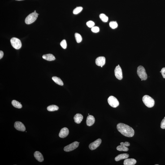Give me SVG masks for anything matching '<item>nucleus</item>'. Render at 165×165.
Instances as JSON below:
<instances>
[{"label": "nucleus", "mask_w": 165, "mask_h": 165, "mask_svg": "<svg viewBox=\"0 0 165 165\" xmlns=\"http://www.w3.org/2000/svg\"><path fill=\"white\" fill-rule=\"evenodd\" d=\"M117 128L119 132L126 137H131L134 136V130L127 124L119 123L117 125Z\"/></svg>", "instance_id": "f257e3e1"}, {"label": "nucleus", "mask_w": 165, "mask_h": 165, "mask_svg": "<svg viewBox=\"0 0 165 165\" xmlns=\"http://www.w3.org/2000/svg\"><path fill=\"white\" fill-rule=\"evenodd\" d=\"M142 100L144 103L148 107H152L155 104L154 99L149 95L144 96L143 97Z\"/></svg>", "instance_id": "f03ea898"}, {"label": "nucleus", "mask_w": 165, "mask_h": 165, "mask_svg": "<svg viewBox=\"0 0 165 165\" xmlns=\"http://www.w3.org/2000/svg\"><path fill=\"white\" fill-rule=\"evenodd\" d=\"M137 73L139 77L141 80H145L147 79V76L145 70L142 66H140L138 67Z\"/></svg>", "instance_id": "7ed1b4c3"}, {"label": "nucleus", "mask_w": 165, "mask_h": 165, "mask_svg": "<svg viewBox=\"0 0 165 165\" xmlns=\"http://www.w3.org/2000/svg\"><path fill=\"white\" fill-rule=\"evenodd\" d=\"M38 17V14L34 12L28 15L26 18L25 22L26 24H30L34 22Z\"/></svg>", "instance_id": "20e7f679"}, {"label": "nucleus", "mask_w": 165, "mask_h": 165, "mask_svg": "<svg viewBox=\"0 0 165 165\" xmlns=\"http://www.w3.org/2000/svg\"><path fill=\"white\" fill-rule=\"evenodd\" d=\"M12 46L15 49L18 50L21 47L22 44L21 41L19 39L17 38H12L10 40Z\"/></svg>", "instance_id": "39448f33"}, {"label": "nucleus", "mask_w": 165, "mask_h": 165, "mask_svg": "<svg viewBox=\"0 0 165 165\" xmlns=\"http://www.w3.org/2000/svg\"><path fill=\"white\" fill-rule=\"evenodd\" d=\"M108 102L109 105L113 108L117 107L119 105V102L117 99L113 96L109 97L108 99Z\"/></svg>", "instance_id": "423d86ee"}, {"label": "nucleus", "mask_w": 165, "mask_h": 165, "mask_svg": "<svg viewBox=\"0 0 165 165\" xmlns=\"http://www.w3.org/2000/svg\"><path fill=\"white\" fill-rule=\"evenodd\" d=\"M80 142L75 141L72 143L66 146L64 149V150L66 152H70L75 150L78 147Z\"/></svg>", "instance_id": "0eeeda50"}, {"label": "nucleus", "mask_w": 165, "mask_h": 165, "mask_svg": "<svg viewBox=\"0 0 165 165\" xmlns=\"http://www.w3.org/2000/svg\"><path fill=\"white\" fill-rule=\"evenodd\" d=\"M114 73L117 79L119 80H121L123 79L122 72L121 69L119 65L116 67L114 70Z\"/></svg>", "instance_id": "6e6552de"}, {"label": "nucleus", "mask_w": 165, "mask_h": 165, "mask_svg": "<svg viewBox=\"0 0 165 165\" xmlns=\"http://www.w3.org/2000/svg\"><path fill=\"white\" fill-rule=\"evenodd\" d=\"M101 142L102 140L101 139H98L89 145V148L91 150H95L101 144Z\"/></svg>", "instance_id": "1a4fd4ad"}, {"label": "nucleus", "mask_w": 165, "mask_h": 165, "mask_svg": "<svg viewBox=\"0 0 165 165\" xmlns=\"http://www.w3.org/2000/svg\"><path fill=\"white\" fill-rule=\"evenodd\" d=\"M14 127L15 129L19 131L24 132L26 128L24 124L20 121L16 122L14 124Z\"/></svg>", "instance_id": "9d476101"}, {"label": "nucleus", "mask_w": 165, "mask_h": 165, "mask_svg": "<svg viewBox=\"0 0 165 165\" xmlns=\"http://www.w3.org/2000/svg\"><path fill=\"white\" fill-rule=\"evenodd\" d=\"M106 63V58L103 56L99 57L97 58L95 60V63L97 66L101 67L103 66Z\"/></svg>", "instance_id": "9b49d317"}, {"label": "nucleus", "mask_w": 165, "mask_h": 165, "mask_svg": "<svg viewBox=\"0 0 165 165\" xmlns=\"http://www.w3.org/2000/svg\"><path fill=\"white\" fill-rule=\"evenodd\" d=\"M69 132L68 128H64L61 129L59 134V136L61 138H64L68 136Z\"/></svg>", "instance_id": "f8f14e48"}, {"label": "nucleus", "mask_w": 165, "mask_h": 165, "mask_svg": "<svg viewBox=\"0 0 165 165\" xmlns=\"http://www.w3.org/2000/svg\"><path fill=\"white\" fill-rule=\"evenodd\" d=\"M95 118L93 116L89 115L87 118L86 124L88 126H91L94 124L95 122Z\"/></svg>", "instance_id": "ddd939ff"}, {"label": "nucleus", "mask_w": 165, "mask_h": 165, "mask_svg": "<svg viewBox=\"0 0 165 165\" xmlns=\"http://www.w3.org/2000/svg\"><path fill=\"white\" fill-rule=\"evenodd\" d=\"M35 158L39 162H43L44 161V158L42 154L40 152L36 151L34 154Z\"/></svg>", "instance_id": "4468645a"}, {"label": "nucleus", "mask_w": 165, "mask_h": 165, "mask_svg": "<svg viewBox=\"0 0 165 165\" xmlns=\"http://www.w3.org/2000/svg\"><path fill=\"white\" fill-rule=\"evenodd\" d=\"M74 119L75 123L77 124H80L82 121L83 117L82 114H77L75 115L74 117Z\"/></svg>", "instance_id": "2eb2a0df"}, {"label": "nucleus", "mask_w": 165, "mask_h": 165, "mask_svg": "<svg viewBox=\"0 0 165 165\" xmlns=\"http://www.w3.org/2000/svg\"><path fill=\"white\" fill-rule=\"evenodd\" d=\"M129 157V155L128 154H119L115 158V161L118 162L121 160L126 159Z\"/></svg>", "instance_id": "dca6fc26"}, {"label": "nucleus", "mask_w": 165, "mask_h": 165, "mask_svg": "<svg viewBox=\"0 0 165 165\" xmlns=\"http://www.w3.org/2000/svg\"><path fill=\"white\" fill-rule=\"evenodd\" d=\"M136 161L133 158L126 159L124 161V165H134L136 163Z\"/></svg>", "instance_id": "f3484780"}, {"label": "nucleus", "mask_w": 165, "mask_h": 165, "mask_svg": "<svg viewBox=\"0 0 165 165\" xmlns=\"http://www.w3.org/2000/svg\"><path fill=\"white\" fill-rule=\"evenodd\" d=\"M43 58L48 61H52L55 60V58L54 55L51 54H45L43 56Z\"/></svg>", "instance_id": "a211bd4d"}, {"label": "nucleus", "mask_w": 165, "mask_h": 165, "mask_svg": "<svg viewBox=\"0 0 165 165\" xmlns=\"http://www.w3.org/2000/svg\"><path fill=\"white\" fill-rule=\"evenodd\" d=\"M52 79L56 84L61 86L63 85V83L62 80L56 76H53L52 77Z\"/></svg>", "instance_id": "6ab92c4d"}, {"label": "nucleus", "mask_w": 165, "mask_h": 165, "mask_svg": "<svg viewBox=\"0 0 165 165\" xmlns=\"http://www.w3.org/2000/svg\"><path fill=\"white\" fill-rule=\"evenodd\" d=\"M12 104L14 107L16 108L21 109L22 107V105L21 104L15 100H13L12 101Z\"/></svg>", "instance_id": "aec40b11"}, {"label": "nucleus", "mask_w": 165, "mask_h": 165, "mask_svg": "<svg viewBox=\"0 0 165 165\" xmlns=\"http://www.w3.org/2000/svg\"><path fill=\"white\" fill-rule=\"evenodd\" d=\"M117 149L119 151H127L128 150V148L122 144H121L117 146Z\"/></svg>", "instance_id": "412c9836"}, {"label": "nucleus", "mask_w": 165, "mask_h": 165, "mask_svg": "<svg viewBox=\"0 0 165 165\" xmlns=\"http://www.w3.org/2000/svg\"><path fill=\"white\" fill-rule=\"evenodd\" d=\"M59 109L58 106L55 105H51L48 106L47 107V110L48 111L50 112L58 110Z\"/></svg>", "instance_id": "4be33fe9"}, {"label": "nucleus", "mask_w": 165, "mask_h": 165, "mask_svg": "<svg viewBox=\"0 0 165 165\" xmlns=\"http://www.w3.org/2000/svg\"><path fill=\"white\" fill-rule=\"evenodd\" d=\"M75 37L76 39V42L77 43H80L82 41V38L81 35L78 33H76L75 34Z\"/></svg>", "instance_id": "5701e85b"}, {"label": "nucleus", "mask_w": 165, "mask_h": 165, "mask_svg": "<svg viewBox=\"0 0 165 165\" xmlns=\"http://www.w3.org/2000/svg\"><path fill=\"white\" fill-rule=\"evenodd\" d=\"M99 17L102 21L104 22V23H106L108 21V17L104 14H100Z\"/></svg>", "instance_id": "b1692460"}, {"label": "nucleus", "mask_w": 165, "mask_h": 165, "mask_svg": "<svg viewBox=\"0 0 165 165\" xmlns=\"http://www.w3.org/2000/svg\"><path fill=\"white\" fill-rule=\"evenodd\" d=\"M83 9V7H81V6L77 7L73 10V14H74V15H77V14L81 12L82 11Z\"/></svg>", "instance_id": "393cba45"}, {"label": "nucleus", "mask_w": 165, "mask_h": 165, "mask_svg": "<svg viewBox=\"0 0 165 165\" xmlns=\"http://www.w3.org/2000/svg\"><path fill=\"white\" fill-rule=\"evenodd\" d=\"M110 27L112 29H115L117 28L118 27V23L116 22H111L109 24Z\"/></svg>", "instance_id": "a878e982"}, {"label": "nucleus", "mask_w": 165, "mask_h": 165, "mask_svg": "<svg viewBox=\"0 0 165 165\" xmlns=\"http://www.w3.org/2000/svg\"><path fill=\"white\" fill-rule=\"evenodd\" d=\"M60 44L61 46L63 48L66 49L67 48V42H66V40H62Z\"/></svg>", "instance_id": "bb28decb"}, {"label": "nucleus", "mask_w": 165, "mask_h": 165, "mask_svg": "<svg viewBox=\"0 0 165 165\" xmlns=\"http://www.w3.org/2000/svg\"><path fill=\"white\" fill-rule=\"evenodd\" d=\"M86 24L89 28H92V27L94 26L95 25V23L93 21H89L87 22Z\"/></svg>", "instance_id": "cd10ccee"}, {"label": "nucleus", "mask_w": 165, "mask_h": 165, "mask_svg": "<svg viewBox=\"0 0 165 165\" xmlns=\"http://www.w3.org/2000/svg\"><path fill=\"white\" fill-rule=\"evenodd\" d=\"M91 30L94 33H97L99 32V28L98 27L94 26L92 28Z\"/></svg>", "instance_id": "c85d7f7f"}, {"label": "nucleus", "mask_w": 165, "mask_h": 165, "mask_svg": "<svg viewBox=\"0 0 165 165\" xmlns=\"http://www.w3.org/2000/svg\"><path fill=\"white\" fill-rule=\"evenodd\" d=\"M161 127L162 129H165V117L161 122Z\"/></svg>", "instance_id": "c756f323"}, {"label": "nucleus", "mask_w": 165, "mask_h": 165, "mask_svg": "<svg viewBox=\"0 0 165 165\" xmlns=\"http://www.w3.org/2000/svg\"><path fill=\"white\" fill-rule=\"evenodd\" d=\"M161 71L162 76L165 79V68H162Z\"/></svg>", "instance_id": "7c9ffc66"}, {"label": "nucleus", "mask_w": 165, "mask_h": 165, "mask_svg": "<svg viewBox=\"0 0 165 165\" xmlns=\"http://www.w3.org/2000/svg\"><path fill=\"white\" fill-rule=\"evenodd\" d=\"M120 144H123L125 146L127 147L129 146L130 145V143H129V142H127V141H126V142H121Z\"/></svg>", "instance_id": "2f4dec72"}, {"label": "nucleus", "mask_w": 165, "mask_h": 165, "mask_svg": "<svg viewBox=\"0 0 165 165\" xmlns=\"http://www.w3.org/2000/svg\"><path fill=\"white\" fill-rule=\"evenodd\" d=\"M3 52L0 50V59H1L3 57Z\"/></svg>", "instance_id": "473e14b6"}, {"label": "nucleus", "mask_w": 165, "mask_h": 165, "mask_svg": "<svg viewBox=\"0 0 165 165\" xmlns=\"http://www.w3.org/2000/svg\"><path fill=\"white\" fill-rule=\"evenodd\" d=\"M19 0V1H20V0Z\"/></svg>", "instance_id": "72a5a7b5"}, {"label": "nucleus", "mask_w": 165, "mask_h": 165, "mask_svg": "<svg viewBox=\"0 0 165 165\" xmlns=\"http://www.w3.org/2000/svg\"><path fill=\"white\" fill-rule=\"evenodd\" d=\"M36 10H35L34 12H36Z\"/></svg>", "instance_id": "f704fd0d"}, {"label": "nucleus", "mask_w": 165, "mask_h": 165, "mask_svg": "<svg viewBox=\"0 0 165 165\" xmlns=\"http://www.w3.org/2000/svg\"><path fill=\"white\" fill-rule=\"evenodd\" d=\"M101 67H103V66H101Z\"/></svg>", "instance_id": "c9c22d12"}, {"label": "nucleus", "mask_w": 165, "mask_h": 165, "mask_svg": "<svg viewBox=\"0 0 165 165\" xmlns=\"http://www.w3.org/2000/svg\"></svg>", "instance_id": "e433bc0d"}]
</instances>
